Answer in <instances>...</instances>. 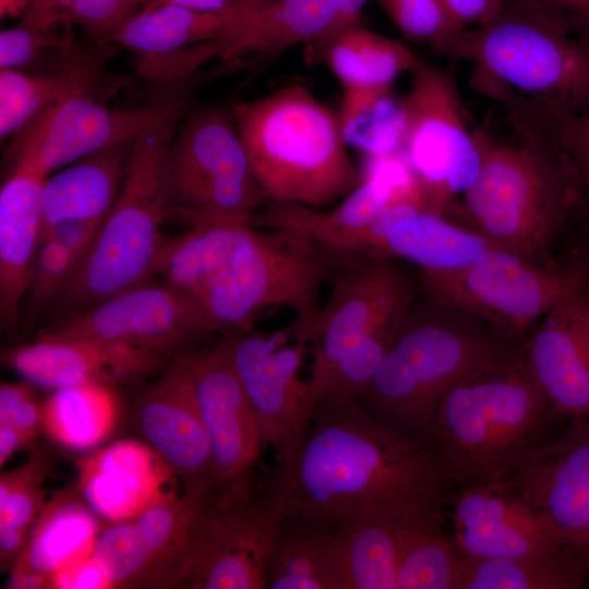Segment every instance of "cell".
Here are the masks:
<instances>
[{
    "label": "cell",
    "instance_id": "1",
    "mask_svg": "<svg viewBox=\"0 0 589 589\" xmlns=\"http://www.w3.org/2000/svg\"><path fill=\"white\" fill-rule=\"evenodd\" d=\"M455 486L419 437L369 414L354 398H325L292 454L259 493L281 520L444 519Z\"/></svg>",
    "mask_w": 589,
    "mask_h": 589
},
{
    "label": "cell",
    "instance_id": "2",
    "mask_svg": "<svg viewBox=\"0 0 589 589\" xmlns=\"http://www.w3.org/2000/svg\"><path fill=\"white\" fill-rule=\"evenodd\" d=\"M560 418L514 347L454 383L419 438L456 489L509 478L553 437Z\"/></svg>",
    "mask_w": 589,
    "mask_h": 589
},
{
    "label": "cell",
    "instance_id": "3",
    "mask_svg": "<svg viewBox=\"0 0 589 589\" xmlns=\"http://www.w3.org/2000/svg\"><path fill=\"white\" fill-rule=\"evenodd\" d=\"M521 142H495L474 134L481 165L462 194L471 229L491 243L555 267L549 244L580 196L575 169L565 153L526 118L510 115Z\"/></svg>",
    "mask_w": 589,
    "mask_h": 589
},
{
    "label": "cell",
    "instance_id": "4",
    "mask_svg": "<svg viewBox=\"0 0 589 589\" xmlns=\"http://www.w3.org/2000/svg\"><path fill=\"white\" fill-rule=\"evenodd\" d=\"M232 113L267 202L326 208L361 182L337 115L306 86L238 103Z\"/></svg>",
    "mask_w": 589,
    "mask_h": 589
},
{
    "label": "cell",
    "instance_id": "5",
    "mask_svg": "<svg viewBox=\"0 0 589 589\" xmlns=\"http://www.w3.org/2000/svg\"><path fill=\"white\" fill-rule=\"evenodd\" d=\"M177 104L132 143L118 197L91 250L52 299L67 317L116 293L151 281L168 218L166 166L185 116Z\"/></svg>",
    "mask_w": 589,
    "mask_h": 589
},
{
    "label": "cell",
    "instance_id": "6",
    "mask_svg": "<svg viewBox=\"0 0 589 589\" xmlns=\"http://www.w3.org/2000/svg\"><path fill=\"white\" fill-rule=\"evenodd\" d=\"M193 299L214 333L253 328L264 310L287 308L308 321L320 308L336 264L305 237L253 223H231Z\"/></svg>",
    "mask_w": 589,
    "mask_h": 589
},
{
    "label": "cell",
    "instance_id": "7",
    "mask_svg": "<svg viewBox=\"0 0 589 589\" xmlns=\"http://www.w3.org/2000/svg\"><path fill=\"white\" fill-rule=\"evenodd\" d=\"M514 347L470 325L409 313L366 388L356 398L373 418L420 437L447 389L486 359Z\"/></svg>",
    "mask_w": 589,
    "mask_h": 589
},
{
    "label": "cell",
    "instance_id": "8",
    "mask_svg": "<svg viewBox=\"0 0 589 589\" xmlns=\"http://www.w3.org/2000/svg\"><path fill=\"white\" fill-rule=\"evenodd\" d=\"M450 57L546 110H589V43L513 3L492 22L468 28Z\"/></svg>",
    "mask_w": 589,
    "mask_h": 589
},
{
    "label": "cell",
    "instance_id": "9",
    "mask_svg": "<svg viewBox=\"0 0 589 589\" xmlns=\"http://www.w3.org/2000/svg\"><path fill=\"white\" fill-rule=\"evenodd\" d=\"M168 217L253 223L267 203L251 170L232 108L213 105L184 116L167 159Z\"/></svg>",
    "mask_w": 589,
    "mask_h": 589
},
{
    "label": "cell",
    "instance_id": "10",
    "mask_svg": "<svg viewBox=\"0 0 589 589\" xmlns=\"http://www.w3.org/2000/svg\"><path fill=\"white\" fill-rule=\"evenodd\" d=\"M420 280L435 303L480 317L514 337L584 293L588 276L584 269L549 267L493 245L462 267L420 273Z\"/></svg>",
    "mask_w": 589,
    "mask_h": 589
},
{
    "label": "cell",
    "instance_id": "11",
    "mask_svg": "<svg viewBox=\"0 0 589 589\" xmlns=\"http://www.w3.org/2000/svg\"><path fill=\"white\" fill-rule=\"evenodd\" d=\"M281 526L252 483L218 486L170 588H266Z\"/></svg>",
    "mask_w": 589,
    "mask_h": 589
},
{
    "label": "cell",
    "instance_id": "12",
    "mask_svg": "<svg viewBox=\"0 0 589 589\" xmlns=\"http://www.w3.org/2000/svg\"><path fill=\"white\" fill-rule=\"evenodd\" d=\"M402 98L406 118L402 154L425 196L429 209L442 213L455 195L474 182L481 154L465 121L452 79L419 60Z\"/></svg>",
    "mask_w": 589,
    "mask_h": 589
},
{
    "label": "cell",
    "instance_id": "13",
    "mask_svg": "<svg viewBox=\"0 0 589 589\" xmlns=\"http://www.w3.org/2000/svg\"><path fill=\"white\" fill-rule=\"evenodd\" d=\"M386 259L360 256L337 264L327 301L308 321L287 326L296 339L312 345L308 385L363 338L395 327L409 313L412 286Z\"/></svg>",
    "mask_w": 589,
    "mask_h": 589
},
{
    "label": "cell",
    "instance_id": "14",
    "mask_svg": "<svg viewBox=\"0 0 589 589\" xmlns=\"http://www.w3.org/2000/svg\"><path fill=\"white\" fill-rule=\"evenodd\" d=\"M216 492L213 481L184 482L182 493L105 528L92 555L111 588H170Z\"/></svg>",
    "mask_w": 589,
    "mask_h": 589
},
{
    "label": "cell",
    "instance_id": "15",
    "mask_svg": "<svg viewBox=\"0 0 589 589\" xmlns=\"http://www.w3.org/2000/svg\"><path fill=\"white\" fill-rule=\"evenodd\" d=\"M217 344L239 380L265 447L277 458L289 456L304 438L313 411L308 381L300 374L308 345L287 326L268 334L236 330Z\"/></svg>",
    "mask_w": 589,
    "mask_h": 589
},
{
    "label": "cell",
    "instance_id": "16",
    "mask_svg": "<svg viewBox=\"0 0 589 589\" xmlns=\"http://www.w3.org/2000/svg\"><path fill=\"white\" fill-rule=\"evenodd\" d=\"M366 158L361 182L335 206L314 208L267 202L253 224L299 233L336 265L363 256L370 230L390 207L417 202L428 208L423 191L401 152Z\"/></svg>",
    "mask_w": 589,
    "mask_h": 589
},
{
    "label": "cell",
    "instance_id": "17",
    "mask_svg": "<svg viewBox=\"0 0 589 589\" xmlns=\"http://www.w3.org/2000/svg\"><path fill=\"white\" fill-rule=\"evenodd\" d=\"M182 100L116 109L93 92L74 89L17 133L10 153L12 165L23 164L48 177L88 155L134 141Z\"/></svg>",
    "mask_w": 589,
    "mask_h": 589
},
{
    "label": "cell",
    "instance_id": "18",
    "mask_svg": "<svg viewBox=\"0 0 589 589\" xmlns=\"http://www.w3.org/2000/svg\"><path fill=\"white\" fill-rule=\"evenodd\" d=\"M213 333L191 296L148 281L64 318L45 334L94 337L167 356Z\"/></svg>",
    "mask_w": 589,
    "mask_h": 589
},
{
    "label": "cell",
    "instance_id": "19",
    "mask_svg": "<svg viewBox=\"0 0 589 589\" xmlns=\"http://www.w3.org/2000/svg\"><path fill=\"white\" fill-rule=\"evenodd\" d=\"M505 481L589 564V417H569Z\"/></svg>",
    "mask_w": 589,
    "mask_h": 589
},
{
    "label": "cell",
    "instance_id": "20",
    "mask_svg": "<svg viewBox=\"0 0 589 589\" xmlns=\"http://www.w3.org/2000/svg\"><path fill=\"white\" fill-rule=\"evenodd\" d=\"M181 356L208 435L214 483L219 488L251 483L265 445L229 361L218 344Z\"/></svg>",
    "mask_w": 589,
    "mask_h": 589
},
{
    "label": "cell",
    "instance_id": "21",
    "mask_svg": "<svg viewBox=\"0 0 589 589\" xmlns=\"http://www.w3.org/2000/svg\"><path fill=\"white\" fill-rule=\"evenodd\" d=\"M447 507L452 537L469 558L517 557L568 545L505 480L456 488Z\"/></svg>",
    "mask_w": 589,
    "mask_h": 589
},
{
    "label": "cell",
    "instance_id": "22",
    "mask_svg": "<svg viewBox=\"0 0 589 589\" xmlns=\"http://www.w3.org/2000/svg\"><path fill=\"white\" fill-rule=\"evenodd\" d=\"M2 358L29 384L51 389L139 382L166 362L165 354L124 344L45 333L35 342L5 350Z\"/></svg>",
    "mask_w": 589,
    "mask_h": 589
},
{
    "label": "cell",
    "instance_id": "23",
    "mask_svg": "<svg viewBox=\"0 0 589 589\" xmlns=\"http://www.w3.org/2000/svg\"><path fill=\"white\" fill-rule=\"evenodd\" d=\"M134 420L145 444L173 474L184 482L213 481L209 440L181 354L141 389Z\"/></svg>",
    "mask_w": 589,
    "mask_h": 589
},
{
    "label": "cell",
    "instance_id": "24",
    "mask_svg": "<svg viewBox=\"0 0 589 589\" xmlns=\"http://www.w3.org/2000/svg\"><path fill=\"white\" fill-rule=\"evenodd\" d=\"M495 244L473 229L450 223L442 213L405 202L386 211L372 227L365 255L399 257L420 273L462 267Z\"/></svg>",
    "mask_w": 589,
    "mask_h": 589
},
{
    "label": "cell",
    "instance_id": "25",
    "mask_svg": "<svg viewBox=\"0 0 589 589\" xmlns=\"http://www.w3.org/2000/svg\"><path fill=\"white\" fill-rule=\"evenodd\" d=\"M169 472L146 444L123 440L82 460L79 490L103 519L117 524L169 494L165 491Z\"/></svg>",
    "mask_w": 589,
    "mask_h": 589
},
{
    "label": "cell",
    "instance_id": "26",
    "mask_svg": "<svg viewBox=\"0 0 589 589\" xmlns=\"http://www.w3.org/2000/svg\"><path fill=\"white\" fill-rule=\"evenodd\" d=\"M577 298L546 314L520 347L534 384L562 418L589 417V353L579 328Z\"/></svg>",
    "mask_w": 589,
    "mask_h": 589
},
{
    "label": "cell",
    "instance_id": "27",
    "mask_svg": "<svg viewBox=\"0 0 589 589\" xmlns=\"http://www.w3.org/2000/svg\"><path fill=\"white\" fill-rule=\"evenodd\" d=\"M47 177L13 164L0 190V318L14 328L43 240L41 190Z\"/></svg>",
    "mask_w": 589,
    "mask_h": 589
},
{
    "label": "cell",
    "instance_id": "28",
    "mask_svg": "<svg viewBox=\"0 0 589 589\" xmlns=\"http://www.w3.org/2000/svg\"><path fill=\"white\" fill-rule=\"evenodd\" d=\"M337 0H272L254 10L227 48L212 75L259 69L297 45H316L330 29Z\"/></svg>",
    "mask_w": 589,
    "mask_h": 589
},
{
    "label": "cell",
    "instance_id": "29",
    "mask_svg": "<svg viewBox=\"0 0 589 589\" xmlns=\"http://www.w3.org/2000/svg\"><path fill=\"white\" fill-rule=\"evenodd\" d=\"M132 143L88 155L46 178L41 190L43 236L65 220L106 219L120 192Z\"/></svg>",
    "mask_w": 589,
    "mask_h": 589
},
{
    "label": "cell",
    "instance_id": "30",
    "mask_svg": "<svg viewBox=\"0 0 589 589\" xmlns=\"http://www.w3.org/2000/svg\"><path fill=\"white\" fill-rule=\"evenodd\" d=\"M101 517L80 490L67 489L45 503L27 543L10 574L52 575L65 564L89 555L104 530Z\"/></svg>",
    "mask_w": 589,
    "mask_h": 589
},
{
    "label": "cell",
    "instance_id": "31",
    "mask_svg": "<svg viewBox=\"0 0 589 589\" xmlns=\"http://www.w3.org/2000/svg\"><path fill=\"white\" fill-rule=\"evenodd\" d=\"M254 11V10H253ZM251 10H195L178 5L141 9L111 38V43L144 56H154L233 35Z\"/></svg>",
    "mask_w": 589,
    "mask_h": 589
},
{
    "label": "cell",
    "instance_id": "32",
    "mask_svg": "<svg viewBox=\"0 0 589 589\" xmlns=\"http://www.w3.org/2000/svg\"><path fill=\"white\" fill-rule=\"evenodd\" d=\"M337 525L283 521L266 574V588L345 589Z\"/></svg>",
    "mask_w": 589,
    "mask_h": 589
},
{
    "label": "cell",
    "instance_id": "33",
    "mask_svg": "<svg viewBox=\"0 0 589 589\" xmlns=\"http://www.w3.org/2000/svg\"><path fill=\"white\" fill-rule=\"evenodd\" d=\"M316 55L342 89L392 87L419 58L402 43L362 26L350 25L316 47Z\"/></svg>",
    "mask_w": 589,
    "mask_h": 589
},
{
    "label": "cell",
    "instance_id": "34",
    "mask_svg": "<svg viewBox=\"0 0 589 589\" xmlns=\"http://www.w3.org/2000/svg\"><path fill=\"white\" fill-rule=\"evenodd\" d=\"M587 561L572 546L508 558L467 557L458 589H580Z\"/></svg>",
    "mask_w": 589,
    "mask_h": 589
},
{
    "label": "cell",
    "instance_id": "35",
    "mask_svg": "<svg viewBox=\"0 0 589 589\" xmlns=\"http://www.w3.org/2000/svg\"><path fill=\"white\" fill-rule=\"evenodd\" d=\"M409 520L366 517L338 522L345 589H397L398 561Z\"/></svg>",
    "mask_w": 589,
    "mask_h": 589
},
{
    "label": "cell",
    "instance_id": "36",
    "mask_svg": "<svg viewBox=\"0 0 589 589\" xmlns=\"http://www.w3.org/2000/svg\"><path fill=\"white\" fill-rule=\"evenodd\" d=\"M119 402L110 385L83 384L53 389L43 405V428L55 442L91 449L112 431Z\"/></svg>",
    "mask_w": 589,
    "mask_h": 589
},
{
    "label": "cell",
    "instance_id": "37",
    "mask_svg": "<svg viewBox=\"0 0 589 589\" xmlns=\"http://www.w3.org/2000/svg\"><path fill=\"white\" fill-rule=\"evenodd\" d=\"M443 518L407 521L397 568V589H458L467 556L442 528Z\"/></svg>",
    "mask_w": 589,
    "mask_h": 589
},
{
    "label": "cell",
    "instance_id": "38",
    "mask_svg": "<svg viewBox=\"0 0 589 589\" xmlns=\"http://www.w3.org/2000/svg\"><path fill=\"white\" fill-rule=\"evenodd\" d=\"M336 115L346 144L366 157L402 151L405 110L392 87L342 89Z\"/></svg>",
    "mask_w": 589,
    "mask_h": 589
},
{
    "label": "cell",
    "instance_id": "39",
    "mask_svg": "<svg viewBox=\"0 0 589 589\" xmlns=\"http://www.w3.org/2000/svg\"><path fill=\"white\" fill-rule=\"evenodd\" d=\"M85 86L65 69L57 75L0 71L1 140L17 134L39 113L74 89Z\"/></svg>",
    "mask_w": 589,
    "mask_h": 589
},
{
    "label": "cell",
    "instance_id": "40",
    "mask_svg": "<svg viewBox=\"0 0 589 589\" xmlns=\"http://www.w3.org/2000/svg\"><path fill=\"white\" fill-rule=\"evenodd\" d=\"M395 26L409 39L450 56L467 31L457 24L442 0H377Z\"/></svg>",
    "mask_w": 589,
    "mask_h": 589
},
{
    "label": "cell",
    "instance_id": "41",
    "mask_svg": "<svg viewBox=\"0 0 589 589\" xmlns=\"http://www.w3.org/2000/svg\"><path fill=\"white\" fill-rule=\"evenodd\" d=\"M48 456L37 452L26 462L0 477V528L31 529L45 505Z\"/></svg>",
    "mask_w": 589,
    "mask_h": 589
},
{
    "label": "cell",
    "instance_id": "42",
    "mask_svg": "<svg viewBox=\"0 0 589 589\" xmlns=\"http://www.w3.org/2000/svg\"><path fill=\"white\" fill-rule=\"evenodd\" d=\"M515 108L545 132L572 163L580 196L589 208V110L576 113L556 112L517 97Z\"/></svg>",
    "mask_w": 589,
    "mask_h": 589
},
{
    "label": "cell",
    "instance_id": "43",
    "mask_svg": "<svg viewBox=\"0 0 589 589\" xmlns=\"http://www.w3.org/2000/svg\"><path fill=\"white\" fill-rule=\"evenodd\" d=\"M77 266V260L65 245L51 237L43 239L26 294L37 303L51 301L67 285Z\"/></svg>",
    "mask_w": 589,
    "mask_h": 589
},
{
    "label": "cell",
    "instance_id": "44",
    "mask_svg": "<svg viewBox=\"0 0 589 589\" xmlns=\"http://www.w3.org/2000/svg\"><path fill=\"white\" fill-rule=\"evenodd\" d=\"M142 8L143 0H72L69 22L100 43L110 41Z\"/></svg>",
    "mask_w": 589,
    "mask_h": 589
},
{
    "label": "cell",
    "instance_id": "45",
    "mask_svg": "<svg viewBox=\"0 0 589 589\" xmlns=\"http://www.w3.org/2000/svg\"><path fill=\"white\" fill-rule=\"evenodd\" d=\"M0 423L21 431L32 442L43 426V406L28 382L1 383Z\"/></svg>",
    "mask_w": 589,
    "mask_h": 589
},
{
    "label": "cell",
    "instance_id": "46",
    "mask_svg": "<svg viewBox=\"0 0 589 589\" xmlns=\"http://www.w3.org/2000/svg\"><path fill=\"white\" fill-rule=\"evenodd\" d=\"M512 3L589 43V0H513Z\"/></svg>",
    "mask_w": 589,
    "mask_h": 589
},
{
    "label": "cell",
    "instance_id": "47",
    "mask_svg": "<svg viewBox=\"0 0 589 589\" xmlns=\"http://www.w3.org/2000/svg\"><path fill=\"white\" fill-rule=\"evenodd\" d=\"M59 40L45 32L25 23L0 33V69H14L29 64L46 48L57 46Z\"/></svg>",
    "mask_w": 589,
    "mask_h": 589
},
{
    "label": "cell",
    "instance_id": "48",
    "mask_svg": "<svg viewBox=\"0 0 589 589\" xmlns=\"http://www.w3.org/2000/svg\"><path fill=\"white\" fill-rule=\"evenodd\" d=\"M107 588H111L110 580L92 554L65 564L52 575V589Z\"/></svg>",
    "mask_w": 589,
    "mask_h": 589
},
{
    "label": "cell",
    "instance_id": "49",
    "mask_svg": "<svg viewBox=\"0 0 589 589\" xmlns=\"http://www.w3.org/2000/svg\"><path fill=\"white\" fill-rule=\"evenodd\" d=\"M104 221L72 219L48 230L43 239L51 237L65 245L80 263L94 244Z\"/></svg>",
    "mask_w": 589,
    "mask_h": 589
},
{
    "label": "cell",
    "instance_id": "50",
    "mask_svg": "<svg viewBox=\"0 0 589 589\" xmlns=\"http://www.w3.org/2000/svg\"><path fill=\"white\" fill-rule=\"evenodd\" d=\"M454 21L461 27L483 26L505 9L506 0H442Z\"/></svg>",
    "mask_w": 589,
    "mask_h": 589
},
{
    "label": "cell",
    "instance_id": "51",
    "mask_svg": "<svg viewBox=\"0 0 589 589\" xmlns=\"http://www.w3.org/2000/svg\"><path fill=\"white\" fill-rule=\"evenodd\" d=\"M26 11L22 22L45 32L70 25L69 9L72 0H24Z\"/></svg>",
    "mask_w": 589,
    "mask_h": 589
},
{
    "label": "cell",
    "instance_id": "52",
    "mask_svg": "<svg viewBox=\"0 0 589 589\" xmlns=\"http://www.w3.org/2000/svg\"><path fill=\"white\" fill-rule=\"evenodd\" d=\"M31 529L0 528V566L3 572H11L20 558L28 540Z\"/></svg>",
    "mask_w": 589,
    "mask_h": 589
},
{
    "label": "cell",
    "instance_id": "53",
    "mask_svg": "<svg viewBox=\"0 0 589 589\" xmlns=\"http://www.w3.org/2000/svg\"><path fill=\"white\" fill-rule=\"evenodd\" d=\"M368 1L369 0H337L335 21L324 38L316 45H321L337 32L356 23H360V13Z\"/></svg>",
    "mask_w": 589,
    "mask_h": 589
},
{
    "label": "cell",
    "instance_id": "54",
    "mask_svg": "<svg viewBox=\"0 0 589 589\" xmlns=\"http://www.w3.org/2000/svg\"><path fill=\"white\" fill-rule=\"evenodd\" d=\"M160 5H178L204 11H220L241 8L237 4L236 0H143L142 9Z\"/></svg>",
    "mask_w": 589,
    "mask_h": 589
},
{
    "label": "cell",
    "instance_id": "55",
    "mask_svg": "<svg viewBox=\"0 0 589 589\" xmlns=\"http://www.w3.org/2000/svg\"><path fill=\"white\" fill-rule=\"evenodd\" d=\"M29 443V438L14 426L0 423V466L2 467L17 449Z\"/></svg>",
    "mask_w": 589,
    "mask_h": 589
},
{
    "label": "cell",
    "instance_id": "56",
    "mask_svg": "<svg viewBox=\"0 0 589 589\" xmlns=\"http://www.w3.org/2000/svg\"><path fill=\"white\" fill-rule=\"evenodd\" d=\"M576 312L581 337L589 353V291L586 290L576 301Z\"/></svg>",
    "mask_w": 589,
    "mask_h": 589
},
{
    "label": "cell",
    "instance_id": "57",
    "mask_svg": "<svg viewBox=\"0 0 589 589\" xmlns=\"http://www.w3.org/2000/svg\"><path fill=\"white\" fill-rule=\"evenodd\" d=\"M26 11V2L24 0H0L1 16H22Z\"/></svg>",
    "mask_w": 589,
    "mask_h": 589
},
{
    "label": "cell",
    "instance_id": "58",
    "mask_svg": "<svg viewBox=\"0 0 589 589\" xmlns=\"http://www.w3.org/2000/svg\"><path fill=\"white\" fill-rule=\"evenodd\" d=\"M272 0H236L237 4L245 10H256Z\"/></svg>",
    "mask_w": 589,
    "mask_h": 589
}]
</instances>
